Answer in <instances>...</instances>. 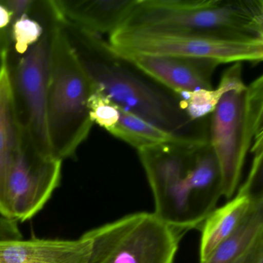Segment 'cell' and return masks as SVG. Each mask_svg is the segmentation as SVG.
<instances>
[{"label":"cell","mask_w":263,"mask_h":263,"mask_svg":"<svg viewBox=\"0 0 263 263\" xmlns=\"http://www.w3.org/2000/svg\"><path fill=\"white\" fill-rule=\"evenodd\" d=\"M61 27L95 90L120 108L187 144L209 142L208 118L192 120L178 96L118 56L100 35L64 21Z\"/></svg>","instance_id":"1"},{"label":"cell","mask_w":263,"mask_h":263,"mask_svg":"<svg viewBox=\"0 0 263 263\" xmlns=\"http://www.w3.org/2000/svg\"><path fill=\"white\" fill-rule=\"evenodd\" d=\"M119 29L263 40V1L136 0Z\"/></svg>","instance_id":"2"},{"label":"cell","mask_w":263,"mask_h":263,"mask_svg":"<svg viewBox=\"0 0 263 263\" xmlns=\"http://www.w3.org/2000/svg\"><path fill=\"white\" fill-rule=\"evenodd\" d=\"M95 86L80 64L62 27L53 32L47 92V121L52 155L64 161L74 156L93 126L89 99Z\"/></svg>","instance_id":"3"},{"label":"cell","mask_w":263,"mask_h":263,"mask_svg":"<svg viewBox=\"0 0 263 263\" xmlns=\"http://www.w3.org/2000/svg\"><path fill=\"white\" fill-rule=\"evenodd\" d=\"M263 77L222 95L212 113L209 142L218 160L222 195L233 198L246 155L254 140L263 138Z\"/></svg>","instance_id":"4"},{"label":"cell","mask_w":263,"mask_h":263,"mask_svg":"<svg viewBox=\"0 0 263 263\" xmlns=\"http://www.w3.org/2000/svg\"><path fill=\"white\" fill-rule=\"evenodd\" d=\"M39 17L44 27L41 39L22 56L7 57V61L22 135L41 155L53 156L47 130V92L53 32L61 21L53 1Z\"/></svg>","instance_id":"5"},{"label":"cell","mask_w":263,"mask_h":263,"mask_svg":"<svg viewBox=\"0 0 263 263\" xmlns=\"http://www.w3.org/2000/svg\"><path fill=\"white\" fill-rule=\"evenodd\" d=\"M87 263H174L182 232L152 212H137L84 234Z\"/></svg>","instance_id":"6"},{"label":"cell","mask_w":263,"mask_h":263,"mask_svg":"<svg viewBox=\"0 0 263 263\" xmlns=\"http://www.w3.org/2000/svg\"><path fill=\"white\" fill-rule=\"evenodd\" d=\"M120 57L128 55L210 59L223 63L261 62L263 40H235L182 32L119 30L109 41Z\"/></svg>","instance_id":"7"},{"label":"cell","mask_w":263,"mask_h":263,"mask_svg":"<svg viewBox=\"0 0 263 263\" xmlns=\"http://www.w3.org/2000/svg\"><path fill=\"white\" fill-rule=\"evenodd\" d=\"M198 147L167 144L138 151L153 193L154 213L181 232L201 226L189 174L192 155Z\"/></svg>","instance_id":"8"},{"label":"cell","mask_w":263,"mask_h":263,"mask_svg":"<svg viewBox=\"0 0 263 263\" xmlns=\"http://www.w3.org/2000/svg\"><path fill=\"white\" fill-rule=\"evenodd\" d=\"M62 162L41 155L21 133V145L7 184V218L28 221L39 213L59 187Z\"/></svg>","instance_id":"9"},{"label":"cell","mask_w":263,"mask_h":263,"mask_svg":"<svg viewBox=\"0 0 263 263\" xmlns=\"http://www.w3.org/2000/svg\"><path fill=\"white\" fill-rule=\"evenodd\" d=\"M146 76L176 96L198 90H212L218 61L177 57L128 55L121 57Z\"/></svg>","instance_id":"10"},{"label":"cell","mask_w":263,"mask_h":263,"mask_svg":"<svg viewBox=\"0 0 263 263\" xmlns=\"http://www.w3.org/2000/svg\"><path fill=\"white\" fill-rule=\"evenodd\" d=\"M91 242L76 240L23 238L0 240V263H87Z\"/></svg>","instance_id":"11"},{"label":"cell","mask_w":263,"mask_h":263,"mask_svg":"<svg viewBox=\"0 0 263 263\" xmlns=\"http://www.w3.org/2000/svg\"><path fill=\"white\" fill-rule=\"evenodd\" d=\"M61 20L95 34L118 30L135 6L136 0H53Z\"/></svg>","instance_id":"12"},{"label":"cell","mask_w":263,"mask_h":263,"mask_svg":"<svg viewBox=\"0 0 263 263\" xmlns=\"http://www.w3.org/2000/svg\"><path fill=\"white\" fill-rule=\"evenodd\" d=\"M21 145V129L7 58L0 59V214L7 218L6 195Z\"/></svg>","instance_id":"13"},{"label":"cell","mask_w":263,"mask_h":263,"mask_svg":"<svg viewBox=\"0 0 263 263\" xmlns=\"http://www.w3.org/2000/svg\"><path fill=\"white\" fill-rule=\"evenodd\" d=\"M263 197L242 184L238 194L226 204L214 209L201 226L200 261H204L242 223L255 198Z\"/></svg>","instance_id":"14"},{"label":"cell","mask_w":263,"mask_h":263,"mask_svg":"<svg viewBox=\"0 0 263 263\" xmlns=\"http://www.w3.org/2000/svg\"><path fill=\"white\" fill-rule=\"evenodd\" d=\"M263 238V197L255 198L239 227L200 263H235Z\"/></svg>","instance_id":"15"},{"label":"cell","mask_w":263,"mask_h":263,"mask_svg":"<svg viewBox=\"0 0 263 263\" xmlns=\"http://www.w3.org/2000/svg\"><path fill=\"white\" fill-rule=\"evenodd\" d=\"M109 133L138 151L167 144L191 145L172 134L120 107L118 122Z\"/></svg>","instance_id":"16"},{"label":"cell","mask_w":263,"mask_h":263,"mask_svg":"<svg viewBox=\"0 0 263 263\" xmlns=\"http://www.w3.org/2000/svg\"><path fill=\"white\" fill-rule=\"evenodd\" d=\"M246 86L242 80V64L235 63L223 73L219 85L212 90H198L178 96L183 109L194 121L207 118L226 92Z\"/></svg>","instance_id":"17"},{"label":"cell","mask_w":263,"mask_h":263,"mask_svg":"<svg viewBox=\"0 0 263 263\" xmlns=\"http://www.w3.org/2000/svg\"><path fill=\"white\" fill-rule=\"evenodd\" d=\"M42 21L35 13L24 15L12 24L10 50L7 58H19L36 44L44 33Z\"/></svg>","instance_id":"18"},{"label":"cell","mask_w":263,"mask_h":263,"mask_svg":"<svg viewBox=\"0 0 263 263\" xmlns=\"http://www.w3.org/2000/svg\"><path fill=\"white\" fill-rule=\"evenodd\" d=\"M89 110L93 124H98L108 132L118 122L119 107L95 88L89 99Z\"/></svg>","instance_id":"19"},{"label":"cell","mask_w":263,"mask_h":263,"mask_svg":"<svg viewBox=\"0 0 263 263\" xmlns=\"http://www.w3.org/2000/svg\"><path fill=\"white\" fill-rule=\"evenodd\" d=\"M1 1L11 13L13 22L22 17L24 15H30L36 3V0H1Z\"/></svg>","instance_id":"20"},{"label":"cell","mask_w":263,"mask_h":263,"mask_svg":"<svg viewBox=\"0 0 263 263\" xmlns=\"http://www.w3.org/2000/svg\"><path fill=\"white\" fill-rule=\"evenodd\" d=\"M12 14L10 10L0 0V47L6 48L10 44V32L11 27Z\"/></svg>","instance_id":"21"},{"label":"cell","mask_w":263,"mask_h":263,"mask_svg":"<svg viewBox=\"0 0 263 263\" xmlns=\"http://www.w3.org/2000/svg\"><path fill=\"white\" fill-rule=\"evenodd\" d=\"M263 249V238H260L253 246L252 249L239 260L235 263H252L255 259L258 252Z\"/></svg>","instance_id":"22"},{"label":"cell","mask_w":263,"mask_h":263,"mask_svg":"<svg viewBox=\"0 0 263 263\" xmlns=\"http://www.w3.org/2000/svg\"><path fill=\"white\" fill-rule=\"evenodd\" d=\"M252 263H263V250L258 252Z\"/></svg>","instance_id":"23"}]
</instances>
